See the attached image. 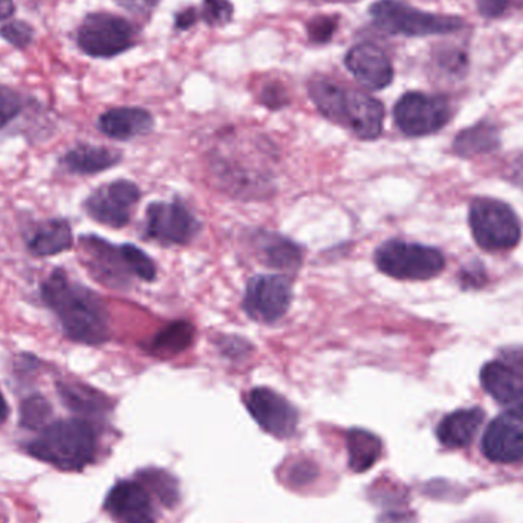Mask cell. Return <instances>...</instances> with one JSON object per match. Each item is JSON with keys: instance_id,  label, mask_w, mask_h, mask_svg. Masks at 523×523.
Instances as JSON below:
<instances>
[{"instance_id": "1", "label": "cell", "mask_w": 523, "mask_h": 523, "mask_svg": "<svg viewBox=\"0 0 523 523\" xmlns=\"http://www.w3.org/2000/svg\"><path fill=\"white\" fill-rule=\"evenodd\" d=\"M42 299L56 314L63 332L83 345L98 346L111 337L108 311L97 294L54 270L43 282Z\"/></svg>"}, {"instance_id": "2", "label": "cell", "mask_w": 523, "mask_h": 523, "mask_svg": "<svg viewBox=\"0 0 523 523\" xmlns=\"http://www.w3.org/2000/svg\"><path fill=\"white\" fill-rule=\"evenodd\" d=\"M309 97L320 114L346 127L361 140H375L383 132L384 106L366 92L345 89L326 77L309 83Z\"/></svg>"}, {"instance_id": "3", "label": "cell", "mask_w": 523, "mask_h": 523, "mask_svg": "<svg viewBox=\"0 0 523 523\" xmlns=\"http://www.w3.org/2000/svg\"><path fill=\"white\" fill-rule=\"evenodd\" d=\"M28 452L65 472H77L94 461L97 436L91 424L83 420H66L45 427Z\"/></svg>"}, {"instance_id": "4", "label": "cell", "mask_w": 523, "mask_h": 523, "mask_svg": "<svg viewBox=\"0 0 523 523\" xmlns=\"http://www.w3.org/2000/svg\"><path fill=\"white\" fill-rule=\"evenodd\" d=\"M374 25L392 36L426 37L462 30L464 20L455 16L426 13L400 0H378L369 10Z\"/></svg>"}, {"instance_id": "5", "label": "cell", "mask_w": 523, "mask_h": 523, "mask_svg": "<svg viewBox=\"0 0 523 523\" xmlns=\"http://www.w3.org/2000/svg\"><path fill=\"white\" fill-rule=\"evenodd\" d=\"M375 264L381 273L400 280H427L438 276L446 260L441 251L426 245L389 241L375 253Z\"/></svg>"}, {"instance_id": "6", "label": "cell", "mask_w": 523, "mask_h": 523, "mask_svg": "<svg viewBox=\"0 0 523 523\" xmlns=\"http://www.w3.org/2000/svg\"><path fill=\"white\" fill-rule=\"evenodd\" d=\"M470 228L479 247L487 251H505L520 241V224L516 213L496 199L479 198L470 207Z\"/></svg>"}, {"instance_id": "7", "label": "cell", "mask_w": 523, "mask_h": 523, "mask_svg": "<svg viewBox=\"0 0 523 523\" xmlns=\"http://www.w3.org/2000/svg\"><path fill=\"white\" fill-rule=\"evenodd\" d=\"M137 31L129 20L109 13L86 17L77 34L80 49L95 59L120 56L135 45Z\"/></svg>"}, {"instance_id": "8", "label": "cell", "mask_w": 523, "mask_h": 523, "mask_svg": "<svg viewBox=\"0 0 523 523\" xmlns=\"http://www.w3.org/2000/svg\"><path fill=\"white\" fill-rule=\"evenodd\" d=\"M449 101L439 95L407 92L395 104V123L407 137L435 134L449 123Z\"/></svg>"}, {"instance_id": "9", "label": "cell", "mask_w": 523, "mask_h": 523, "mask_svg": "<svg viewBox=\"0 0 523 523\" xmlns=\"http://www.w3.org/2000/svg\"><path fill=\"white\" fill-rule=\"evenodd\" d=\"M293 299V283L286 276L268 274L248 282L244 309L256 322L273 323L285 316Z\"/></svg>"}, {"instance_id": "10", "label": "cell", "mask_w": 523, "mask_h": 523, "mask_svg": "<svg viewBox=\"0 0 523 523\" xmlns=\"http://www.w3.org/2000/svg\"><path fill=\"white\" fill-rule=\"evenodd\" d=\"M140 199L134 182L120 179L101 186L85 201V210L94 221L108 227L121 228L130 221L132 210Z\"/></svg>"}, {"instance_id": "11", "label": "cell", "mask_w": 523, "mask_h": 523, "mask_svg": "<svg viewBox=\"0 0 523 523\" xmlns=\"http://www.w3.org/2000/svg\"><path fill=\"white\" fill-rule=\"evenodd\" d=\"M199 231V222L181 202H153L147 208L146 233L163 244L186 245Z\"/></svg>"}, {"instance_id": "12", "label": "cell", "mask_w": 523, "mask_h": 523, "mask_svg": "<svg viewBox=\"0 0 523 523\" xmlns=\"http://www.w3.org/2000/svg\"><path fill=\"white\" fill-rule=\"evenodd\" d=\"M247 407L254 421L276 438H290L299 423V413L282 395L267 387L251 390Z\"/></svg>"}, {"instance_id": "13", "label": "cell", "mask_w": 523, "mask_h": 523, "mask_svg": "<svg viewBox=\"0 0 523 523\" xmlns=\"http://www.w3.org/2000/svg\"><path fill=\"white\" fill-rule=\"evenodd\" d=\"M80 250L83 254V265H86L98 282L111 288L127 286L130 276L129 265L124 259L121 247H114L98 236H82Z\"/></svg>"}, {"instance_id": "14", "label": "cell", "mask_w": 523, "mask_h": 523, "mask_svg": "<svg viewBox=\"0 0 523 523\" xmlns=\"http://www.w3.org/2000/svg\"><path fill=\"white\" fill-rule=\"evenodd\" d=\"M485 458L499 464H513L523 459V421L519 416L501 415L488 424L482 438Z\"/></svg>"}, {"instance_id": "15", "label": "cell", "mask_w": 523, "mask_h": 523, "mask_svg": "<svg viewBox=\"0 0 523 523\" xmlns=\"http://www.w3.org/2000/svg\"><path fill=\"white\" fill-rule=\"evenodd\" d=\"M345 66L355 80L369 91H381L394 82V66L389 57L372 43L355 45L346 54Z\"/></svg>"}, {"instance_id": "16", "label": "cell", "mask_w": 523, "mask_h": 523, "mask_svg": "<svg viewBox=\"0 0 523 523\" xmlns=\"http://www.w3.org/2000/svg\"><path fill=\"white\" fill-rule=\"evenodd\" d=\"M104 507L117 523H156L149 493L138 482H118L108 494Z\"/></svg>"}, {"instance_id": "17", "label": "cell", "mask_w": 523, "mask_h": 523, "mask_svg": "<svg viewBox=\"0 0 523 523\" xmlns=\"http://www.w3.org/2000/svg\"><path fill=\"white\" fill-rule=\"evenodd\" d=\"M482 387L511 415L523 418V378L501 361L485 364L481 372Z\"/></svg>"}, {"instance_id": "18", "label": "cell", "mask_w": 523, "mask_h": 523, "mask_svg": "<svg viewBox=\"0 0 523 523\" xmlns=\"http://www.w3.org/2000/svg\"><path fill=\"white\" fill-rule=\"evenodd\" d=\"M98 127L104 135L114 140H132L149 134L153 117L141 108H115L101 115Z\"/></svg>"}, {"instance_id": "19", "label": "cell", "mask_w": 523, "mask_h": 523, "mask_svg": "<svg viewBox=\"0 0 523 523\" xmlns=\"http://www.w3.org/2000/svg\"><path fill=\"white\" fill-rule=\"evenodd\" d=\"M485 413L479 407L461 409L447 415L436 429L439 442L449 449L467 447L484 423Z\"/></svg>"}, {"instance_id": "20", "label": "cell", "mask_w": 523, "mask_h": 523, "mask_svg": "<svg viewBox=\"0 0 523 523\" xmlns=\"http://www.w3.org/2000/svg\"><path fill=\"white\" fill-rule=\"evenodd\" d=\"M260 260L277 270H297L302 262V250L288 238L279 234L260 233L256 239Z\"/></svg>"}, {"instance_id": "21", "label": "cell", "mask_w": 523, "mask_h": 523, "mask_svg": "<svg viewBox=\"0 0 523 523\" xmlns=\"http://www.w3.org/2000/svg\"><path fill=\"white\" fill-rule=\"evenodd\" d=\"M120 160L121 155L117 150L82 144L66 153L63 164L69 172L78 173V175H94V173L117 166Z\"/></svg>"}, {"instance_id": "22", "label": "cell", "mask_w": 523, "mask_h": 523, "mask_svg": "<svg viewBox=\"0 0 523 523\" xmlns=\"http://www.w3.org/2000/svg\"><path fill=\"white\" fill-rule=\"evenodd\" d=\"M31 253L37 257L56 256L72 247V231L65 219H52L37 228L30 239Z\"/></svg>"}, {"instance_id": "23", "label": "cell", "mask_w": 523, "mask_h": 523, "mask_svg": "<svg viewBox=\"0 0 523 523\" xmlns=\"http://www.w3.org/2000/svg\"><path fill=\"white\" fill-rule=\"evenodd\" d=\"M383 452L381 439L364 429H352L348 433L349 467L352 472L364 473L374 467Z\"/></svg>"}, {"instance_id": "24", "label": "cell", "mask_w": 523, "mask_h": 523, "mask_svg": "<svg viewBox=\"0 0 523 523\" xmlns=\"http://www.w3.org/2000/svg\"><path fill=\"white\" fill-rule=\"evenodd\" d=\"M499 146V134L496 127L490 123H479L470 129L462 130L456 137L455 152L458 155L475 156L491 152Z\"/></svg>"}, {"instance_id": "25", "label": "cell", "mask_w": 523, "mask_h": 523, "mask_svg": "<svg viewBox=\"0 0 523 523\" xmlns=\"http://www.w3.org/2000/svg\"><path fill=\"white\" fill-rule=\"evenodd\" d=\"M59 394L69 409L86 415H98L108 410V400L97 390L83 384L60 383Z\"/></svg>"}, {"instance_id": "26", "label": "cell", "mask_w": 523, "mask_h": 523, "mask_svg": "<svg viewBox=\"0 0 523 523\" xmlns=\"http://www.w3.org/2000/svg\"><path fill=\"white\" fill-rule=\"evenodd\" d=\"M193 335H195V331L190 323H172L153 338L152 352L160 357L179 354L192 345Z\"/></svg>"}, {"instance_id": "27", "label": "cell", "mask_w": 523, "mask_h": 523, "mask_svg": "<svg viewBox=\"0 0 523 523\" xmlns=\"http://www.w3.org/2000/svg\"><path fill=\"white\" fill-rule=\"evenodd\" d=\"M51 412V404L40 395H34L23 401L20 409V424L26 429H40L45 426Z\"/></svg>"}, {"instance_id": "28", "label": "cell", "mask_w": 523, "mask_h": 523, "mask_svg": "<svg viewBox=\"0 0 523 523\" xmlns=\"http://www.w3.org/2000/svg\"><path fill=\"white\" fill-rule=\"evenodd\" d=\"M121 250H123L124 259L129 265L130 273L134 274L135 277H140L141 280H146V282H152L155 279V264L144 251L130 244L121 245Z\"/></svg>"}, {"instance_id": "29", "label": "cell", "mask_w": 523, "mask_h": 523, "mask_svg": "<svg viewBox=\"0 0 523 523\" xmlns=\"http://www.w3.org/2000/svg\"><path fill=\"white\" fill-rule=\"evenodd\" d=\"M234 8L230 0H202L201 19L210 26L227 25L233 19Z\"/></svg>"}, {"instance_id": "30", "label": "cell", "mask_w": 523, "mask_h": 523, "mask_svg": "<svg viewBox=\"0 0 523 523\" xmlns=\"http://www.w3.org/2000/svg\"><path fill=\"white\" fill-rule=\"evenodd\" d=\"M143 479L149 482L155 493H158L161 502L169 505V507L175 504L176 499H178V488H176V482L173 481L172 476L164 472L149 470V472L144 473Z\"/></svg>"}, {"instance_id": "31", "label": "cell", "mask_w": 523, "mask_h": 523, "mask_svg": "<svg viewBox=\"0 0 523 523\" xmlns=\"http://www.w3.org/2000/svg\"><path fill=\"white\" fill-rule=\"evenodd\" d=\"M306 30H308V37L312 43L325 45L337 31V20H335V17L328 16L314 17V19L309 20Z\"/></svg>"}, {"instance_id": "32", "label": "cell", "mask_w": 523, "mask_h": 523, "mask_svg": "<svg viewBox=\"0 0 523 523\" xmlns=\"http://www.w3.org/2000/svg\"><path fill=\"white\" fill-rule=\"evenodd\" d=\"M0 36L17 48H25L33 40V28L25 22H11L0 28Z\"/></svg>"}, {"instance_id": "33", "label": "cell", "mask_w": 523, "mask_h": 523, "mask_svg": "<svg viewBox=\"0 0 523 523\" xmlns=\"http://www.w3.org/2000/svg\"><path fill=\"white\" fill-rule=\"evenodd\" d=\"M22 109V100L16 92L7 88H0V129L19 115Z\"/></svg>"}, {"instance_id": "34", "label": "cell", "mask_w": 523, "mask_h": 523, "mask_svg": "<svg viewBox=\"0 0 523 523\" xmlns=\"http://www.w3.org/2000/svg\"><path fill=\"white\" fill-rule=\"evenodd\" d=\"M479 13L487 19H496L507 10L508 0H476Z\"/></svg>"}, {"instance_id": "35", "label": "cell", "mask_w": 523, "mask_h": 523, "mask_svg": "<svg viewBox=\"0 0 523 523\" xmlns=\"http://www.w3.org/2000/svg\"><path fill=\"white\" fill-rule=\"evenodd\" d=\"M115 2L130 13L149 16L160 0H115Z\"/></svg>"}, {"instance_id": "36", "label": "cell", "mask_w": 523, "mask_h": 523, "mask_svg": "<svg viewBox=\"0 0 523 523\" xmlns=\"http://www.w3.org/2000/svg\"><path fill=\"white\" fill-rule=\"evenodd\" d=\"M262 101L267 104L268 108L279 109L286 104V94L282 86L270 85L262 92Z\"/></svg>"}, {"instance_id": "37", "label": "cell", "mask_w": 523, "mask_h": 523, "mask_svg": "<svg viewBox=\"0 0 523 523\" xmlns=\"http://www.w3.org/2000/svg\"><path fill=\"white\" fill-rule=\"evenodd\" d=\"M317 472L314 465L309 464V462H302V464H297L296 467L291 470L290 479L293 484L303 485L311 482L312 478H316Z\"/></svg>"}, {"instance_id": "38", "label": "cell", "mask_w": 523, "mask_h": 523, "mask_svg": "<svg viewBox=\"0 0 523 523\" xmlns=\"http://www.w3.org/2000/svg\"><path fill=\"white\" fill-rule=\"evenodd\" d=\"M248 348H250V346H248L244 340H241V338H224V340H222V352L227 355L233 352V357H241V355L247 354Z\"/></svg>"}, {"instance_id": "39", "label": "cell", "mask_w": 523, "mask_h": 523, "mask_svg": "<svg viewBox=\"0 0 523 523\" xmlns=\"http://www.w3.org/2000/svg\"><path fill=\"white\" fill-rule=\"evenodd\" d=\"M196 20H198V13H196L195 8H187V10H182L181 13L176 14L175 28L179 31L189 30L195 25Z\"/></svg>"}, {"instance_id": "40", "label": "cell", "mask_w": 523, "mask_h": 523, "mask_svg": "<svg viewBox=\"0 0 523 523\" xmlns=\"http://www.w3.org/2000/svg\"><path fill=\"white\" fill-rule=\"evenodd\" d=\"M510 176L511 181H513L516 186H519L520 189L523 190V160L514 163V166L511 167Z\"/></svg>"}, {"instance_id": "41", "label": "cell", "mask_w": 523, "mask_h": 523, "mask_svg": "<svg viewBox=\"0 0 523 523\" xmlns=\"http://www.w3.org/2000/svg\"><path fill=\"white\" fill-rule=\"evenodd\" d=\"M14 10L16 7H14L13 0H0V22L13 16Z\"/></svg>"}, {"instance_id": "42", "label": "cell", "mask_w": 523, "mask_h": 523, "mask_svg": "<svg viewBox=\"0 0 523 523\" xmlns=\"http://www.w3.org/2000/svg\"><path fill=\"white\" fill-rule=\"evenodd\" d=\"M7 415V401H5L4 395H2V392H0V424L4 423V421L7 420Z\"/></svg>"}]
</instances>
